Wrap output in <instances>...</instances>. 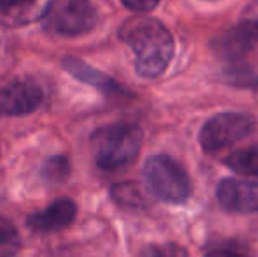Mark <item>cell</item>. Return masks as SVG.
<instances>
[{
	"label": "cell",
	"instance_id": "8992f818",
	"mask_svg": "<svg viewBox=\"0 0 258 257\" xmlns=\"http://www.w3.org/2000/svg\"><path fill=\"white\" fill-rule=\"evenodd\" d=\"M41 86L28 79H16L0 86V117H21L42 104Z\"/></svg>",
	"mask_w": 258,
	"mask_h": 257
},
{
	"label": "cell",
	"instance_id": "ba28073f",
	"mask_svg": "<svg viewBox=\"0 0 258 257\" xmlns=\"http://www.w3.org/2000/svg\"><path fill=\"white\" fill-rule=\"evenodd\" d=\"M218 202L228 212L258 213V183L225 178L216 189Z\"/></svg>",
	"mask_w": 258,
	"mask_h": 257
},
{
	"label": "cell",
	"instance_id": "e0dca14e",
	"mask_svg": "<svg viewBox=\"0 0 258 257\" xmlns=\"http://www.w3.org/2000/svg\"><path fill=\"white\" fill-rule=\"evenodd\" d=\"M160 0H121V4L130 11L136 13H150L158 6Z\"/></svg>",
	"mask_w": 258,
	"mask_h": 257
},
{
	"label": "cell",
	"instance_id": "d6986e66",
	"mask_svg": "<svg viewBox=\"0 0 258 257\" xmlns=\"http://www.w3.org/2000/svg\"><path fill=\"white\" fill-rule=\"evenodd\" d=\"M242 21H244V23L253 25V27L258 28V0L251 2L244 9V13H242Z\"/></svg>",
	"mask_w": 258,
	"mask_h": 257
},
{
	"label": "cell",
	"instance_id": "8fae6325",
	"mask_svg": "<svg viewBox=\"0 0 258 257\" xmlns=\"http://www.w3.org/2000/svg\"><path fill=\"white\" fill-rule=\"evenodd\" d=\"M223 162L239 175L258 176V143L232 151Z\"/></svg>",
	"mask_w": 258,
	"mask_h": 257
},
{
	"label": "cell",
	"instance_id": "5bb4252c",
	"mask_svg": "<svg viewBox=\"0 0 258 257\" xmlns=\"http://www.w3.org/2000/svg\"><path fill=\"white\" fill-rule=\"evenodd\" d=\"M69 175H71V162L65 155H54L42 164V176L48 182L60 183L67 180Z\"/></svg>",
	"mask_w": 258,
	"mask_h": 257
},
{
	"label": "cell",
	"instance_id": "7a4b0ae2",
	"mask_svg": "<svg viewBox=\"0 0 258 257\" xmlns=\"http://www.w3.org/2000/svg\"><path fill=\"white\" fill-rule=\"evenodd\" d=\"M95 162L104 171H116L132 164L143 146V130L132 124H114L92 134Z\"/></svg>",
	"mask_w": 258,
	"mask_h": 257
},
{
	"label": "cell",
	"instance_id": "9a60e30c",
	"mask_svg": "<svg viewBox=\"0 0 258 257\" xmlns=\"http://www.w3.org/2000/svg\"><path fill=\"white\" fill-rule=\"evenodd\" d=\"M227 79L230 85L242 86V88H251L258 92V76L249 72L246 67H230L227 72Z\"/></svg>",
	"mask_w": 258,
	"mask_h": 257
},
{
	"label": "cell",
	"instance_id": "ffe728a7",
	"mask_svg": "<svg viewBox=\"0 0 258 257\" xmlns=\"http://www.w3.org/2000/svg\"><path fill=\"white\" fill-rule=\"evenodd\" d=\"M206 257H246L239 252L234 250H225V248H218V250H211L209 254H206Z\"/></svg>",
	"mask_w": 258,
	"mask_h": 257
},
{
	"label": "cell",
	"instance_id": "4fadbf2b",
	"mask_svg": "<svg viewBox=\"0 0 258 257\" xmlns=\"http://www.w3.org/2000/svg\"><path fill=\"white\" fill-rule=\"evenodd\" d=\"M20 234L11 220L0 217V257H14L20 250Z\"/></svg>",
	"mask_w": 258,
	"mask_h": 257
},
{
	"label": "cell",
	"instance_id": "ac0fdd59",
	"mask_svg": "<svg viewBox=\"0 0 258 257\" xmlns=\"http://www.w3.org/2000/svg\"><path fill=\"white\" fill-rule=\"evenodd\" d=\"M35 0H0V11L4 13H14V11H23L30 7Z\"/></svg>",
	"mask_w": 258,
	"mask_h": 257
},
{
	"label": "cell",
	"instance_id": "3957f363",
	"mask_svg": "<svg viewBox=\"0 0 258 257\" xmlns=\"http://www.w3.org/2000/svg\"><path fill=\"white\" fill-rule=\"evenodd\" d=\"M144 180L156 197L181 204L191 195V180L177 161L165 153L153 155L144 164Z\"/></svg>",
	"mask_w": 258,
	"mask_h": 257
},
{
	"label": "cell",
	"instance_id": "6da1fadb",
	"mask_svg": "<svg viewBox=\"0 0 258 257\" xmlns=\"http://www.w3.org/2000/svg\"><path fill=\"white\" fill-rule=\"evenodd\" d=\"M119 39L132 48L141 78H158L174 57V39L163 23L150 16L128 18L119 27Z\"/></svg>",
	"mask_w": 258,
	"mask_h": 257
},
{
	"label": "cell",
	"instance_id": "52a82bcc",
	"mask_svg": "<svg viewBox=\"0 0 258 257\" xmlns=\"http://www.w3.org/2000/svg\"><path fill=\"white\" fill-rule=\"evenodd\" d=\"M214 53L230 62H237L258 46V28L249 23H241L220 34L213 42Z\"/></svg>",
	"mask_w": 258,
	"mask_h": 257
},
{
	"label": "cell",
	"instance_id": "2e32d148",
	"mask_svg": "<svg viewBox=\"0 0 258 257\" xmlns=\"http://www.w3.org/2000/svg\"><path fill=\"white\" fill-rule=\"evenodd\" d=\"M143 257H188V252L176 243L150 245L143 250Z\"/></svg>",
	"mask_w": 258,
	"mask_h": 257
},
{
	"label": "cell",
	"instance_id": "5b68a950",
	"mask_svg": "<svg viewBox=\"0 0 258 257\" xmlns=\"http://www.w3.org/2000/svg\"><path fill=\"white\" fill-rule=\"evenodd\" d=\"M255 117L242 111H223L202 125L199 141L206 153H214L218 150H223L228 144L241 141L244 137L251 136L256 130Z\"/></svg>",
	"mask_w": 258,
	"mask_h": 257
},
{
	"label": "cell",
	"instance_id": "277c9868",
	"mask_svg": "<svg viewBox=\"0 0 258 257\" xmlns=\"http://www.w3.org/2000/svg\"><path fill=\"white\" fill-rule=\"evenodd\" d=\"M99 21L90 0H49L42 13V25L48 32L76 37L93 30Z\"/></svg>",
	"mask_w": 258,
	"mask_h": 257
},
{
	"label": "cell",
	"instance_id": "7c38bea8",
	"mask_svg": "<svg viewBox=\"0 0 258 257\" xmlns=\"http://www.w3.org/2000/svg\"><path fill=\"white\" fill-rule=\"evenodd\" d=\"M111 197L118 206L130 208V210H141L148 204L146 195L143 194L139 185H136L134 182H121L112 185Z\"/></svg>",
	"mask_w": 258,
	"mask_h": 257
},
{
	"label": "cell",
	"instance_id": "30bf717a",
	"mask_svg": "<svg viewBox=\"0 0 258 257\" xmlns=\"http://www.w3.org/2000/svg\"><path fill=\"white\" fill-rule=\"evenodd\" d=\"M63 67L67 69L74 78H78L79 81L95 86L97 90H100V92L105 93V95L116 97V95H126V93H128L118 81H114V79L109 78L107 74L97 71V69H93L92 65H88L79 59L69 57V59L63 60Z\"/></svg>",
	"mask_w": 258,
	"mask_h": 257
},
{
	"label": "cell",
	"instance_id": "9c48e42d",
	"mask_svg": "<svg viewBox=\"0 0 258 257\" xmlns=\"http://www.w3.org/2000/svg\"><path fill=\"white\" fill-rule=\"evenodd\" d=\"M76 217V202L72 199H58L46 210L32 213L27 224L35 233H53V231L63 229L72 224Z\"/></svg>",
	"mask_w": 258,
	"mask_h": 257
}]
</instances>
